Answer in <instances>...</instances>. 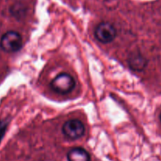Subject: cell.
<instances>
[{"instance_id":"cell-6","label":"cell","mask_w":161,"mask_h":161,"mask_svg":"<svg viewBox=\"0 0 161 161\" xmlns=\"http://www.w3.org/2000/svg\"><path fill=\"white\" fill-rule=\"evenodd\" d=\"M68 161H91V157L89 153L82 147H75L68 152Z\"/></svg>"},{"instance_id":"cell-7","label":"cell","mask_w":161,"mask_h":161,"mask_svg":"<svg viewBox=\"0 0 161 161\" xmlns=\"http://www.w3.org/2000/svg\"><path fill=\"white\" fill-rule=\"evenodd\" d=\"M9 119H0V143H1L3 137H4L5 134H6V130H7V127H8V125H9Z\"/></svg>"},{"instance_id":"cell-4","label":"cell","mask_w":161,"mask_h":161,"mask_svg":"<svg viewBox=\"0 0 161 161\" xmlns=\"http://www.w3.org/2000/svg\"><path fill=\"white\" fill-rule=\"evenodd\" d=\"M63 135L71 140L81 138L86 132V127L81 120L77 119H69L62 125L61 128Z\"/></svg>"},{"instance_id":"cell-1","label":"cell","mask_w":161,"mask_h":161,"mask_svg":"<svg viewBox=\"0 0 161 161\" xmlns=\"http://www.w3.org/2000/svg\"><path fill=\"white\" fill-rule=\"evenodd\" d=\"M75 86V80L67 72H61L54 77L50 83V87L54 92L66 94L72 92Z\"/></svg>"},{"instance_id":"cell-3","label":"cell","mask_w":161,"mask_h":161,"mask_svg":"<svg viewBox=\"0 0 161 161\" xmlns=\"http://www.w3.org/2000/svg\"><path fill=\"white\" fill-rule=\"evenodd\" d=\"M94 36L98 42L108 44L115 40L117 36V30L110 22H101L94 30Z\"/></svg>"},{"instance_id":"cell-8","label":"cell","mask_w":161,"mask_h":161,"mask_svg":"<svg viewBox=\"0 0 161 161\" xmlns=\"http://www.w3.org/2000/svg\"><path fill=\"white\" fill-rule=\"evenodd\" d=\"M160 120H161V113H160Z\"/></svg>"},{"instance_id":"cell-5","label":"cell","mask_w":161,"mask_h":161,"mask_svg":"<svg viewBox=\"0 0 161 161\" xmlns=\"http://www.w3.org/2000/svg\"><path fill=\"white\" fill-rule=\"evenodd\" d=\"M127 64L132 70L141 72L147 66L148 60L139 51H135L129 55L127 58Z\"/></svg>"},{"instance_id":"cell-2","label":"cell","mask_w":161,"mask_h":161,"mask_svg":"<svg viewBox=\"0 0 161 161\" xmlns=\"http://www.w3.org/2000/svg\"><path fill=\"white\" fill-rule=\"evenodd\" d=\"M23 46L21 35L16 31H8L0 39V48L6 53L19 51Z\"/></svg>"}]
</instances>
